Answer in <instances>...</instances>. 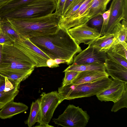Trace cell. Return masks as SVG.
<instances>
[{"mask_svg":"<svg viewBox=\"0 0 127 127\" xmlns=\"http://www.w3.org/2000/svg\"><path fill=\"white\" fill-rule=\"evenodd\" d=\"M13 100L5 104L0 109V118L5 119L10 118L28 109V107L25 104L15 102Z\"/></svg>","mask_w":127,"mask_h":127,"instance_id":"9a60e30c","label":"cell"},{"mask_svg":"<svg viewBox=\"0 0 127 127\" xmlns=\"http://www.w3.org/2000/svg\"><path fill=\"white\" fill-rule=\"evenodd\" d=\"M116 44V40L111 33L98 37L90 45L99 51L106 53Z\"/></svg>","mask_w":127,"mask_h":127,"instance_id":"e0dca14e","label":"cell"},{"mask_svg":"<svg viewBox=\"0 0 127 127\" xmlns=\"http://www.w3.org/2000/svg\"><path fill=\"white\" fill-rule=\"evenodd\" d=\"M106 71H88L79 72L72 83L77 85L89 82L101 78L108 77Z\"/></svg>","mask_w":127,"mask_h":127,"instance_id":"2e32d148","label":"cell"},{"mask_svg":"<svg viewBox=\"0 0 127 127\" xmlns=\"http://www.w3.org/2000/svg\"><path fill=\"white\" fill-rule=\"evenodd\" d=\"M46 64L47 67L50 68H54L59 66V65L57 64L55 62L54 60L50 59L47 61Z\"/></svg>","mask_w":127,"mask_h":127,"instance_id":"d590c367","label":"cell"},{"mask_svg":"<svg viewBox=\"0 0 127 127\" xmlns=\"http://www.w3.org/2000/svg\"><path fill=\"white\" fill-rule=\"evenodd\" d=\"M19 88H16L7 92H0V102L6 104L14 98L18 94Z\"/></svg>","mask_w":127,"mask_h":127,"instance_id":"83f0119b","label":"cell"},{"mask_svg":"<svg viewBox=\"0 0 127 127\" xmlns=\"http://www.w3.org/2000/svg\"><path fill=\"white\" fill-rule=\"evenodd\" d=\"M29 39L50 59L65 60L67 64H72L76 55L82 50L68 31L60 28L53 34Z\"/></svg>","mask_w":127,"mask_h":127,"instance_id":"6da1fadb","label":"cell"},{"mask_svg":"<svg viewBox=\"0 0 127 127\" xmlns=\"http://www.w3.org/2000/svg\"><path fill=\"white\" fill-rule=\"evenodd\" d=\"M89 21L91 27L98 30L99 28H101V29L103 22V18L101 15L95 16Z\"/></svg>","mask_w":127,"mask_h":127,"instance_id":"1f68e13d","label":"cell"},{"mask_svg":"<svg viewBox=\"0 0 127 127\" xmlns=\"http://www.w3.org/2000/svg\"><path fill=\"white\" fill-rule=\"evenodd\" d=\"M66 0H57L55 13L58 17H61L63 15L64 7Z\"/></svg>","mask_w":127,"mask_h":127,"instance_id":"836d02e7","label":"cell"},{"mask_svg":"<svg viewBox=\"0 0 127 127\" xmlns=\"http://www.w3.org/2000/svg\"><path fill=\"white\" fill-rule=\"evenodd\" d=\"M40 109L39 99H38L32 104L30 111L28 119L25 123L29 127H31L39 121Z\"/></svg>","mask_w":127,"mask_h":127,"instance_id":"7402d4cb","label":"cell"},{"mask_svg":"<svg viewBox=\"0 0 127 127\" xmlns=\"http://www.w3.org/2000/svg\"><path fill=\"white\" fill-rule=\"evenodd\" d=\"M106 53L108 59L127 68V59L116 52L111 51H109Z\"/></svg>","mask_w":127,"mask_h":127,"instance_id":"f1b7e54d","label":"cell"},{"mask_svg":"<svg viewBox=\"0 0 127 127\" xmlns=\"http://www.w3.org/2000/svg\"><path fill=\"white\" fill-rule=\"evenodd\" d=\"M12 0H0V8Z\"/></svg>","mask_w":127,"mask_h":127,"instance_id":"f35d334b","label":"cell"},{"mask_svg":"<svg viewBox=\"0 0 127 127\" xmlns=\"http://www.w3.org/2000/svg\"><path fill=\"white\" fill-rule=\"evenodd\" d=\"M116 40V44L120 43L127 48V22L123 20L118 23L111 32Z\"/></svg>","mask_w":127,"mask_h":127,"instance_id":"d6986e66","label":"cell"},{"mask_svg":"<svg viewBox=\"0 0 127 127\" xmlns=\"http://www.w3.org/2000/svg\"><path fill=\"white\" fill-rule=\"evenodd\" d=\"M73 0H66L64 7L63 11V14L65 12V11L68 7V6L72 2Z\"/></svg>","mask_w":127,"mask_h":127,"instance_id":"8d00e7d4","label":"cell"},{"mask_svg":"<svg viewBox=\"0 0 127 127\" xmlns=\"http://www.w3.org/2000/svg\"><path fill=\"white\" fill-rule=\"evenodd\" d=\"M35 67L31 60L13 44L3 45L0 71L32 73Z\"/></svg>","mask_w":127,"mask_h":127,"instance_id":"3957f363","label":"cell"},{"mask_svg":"<svg viewBox=\"0 0 127 127\" xmlns=\"http://www.w3.org/2000/svg\"><path fill=\"white\" fill-rule=\"evenodd\" d=\"M85 0H73L61 18L71 17L77 10Z\"/></svg>","mask_w":127,"mask_h":127,"instance_id":"4316f807","label":"cell"},{"mask_svg":"<svg viewBox=\"0 0 127 127\" xmlns=\"http://www.w3.org/2000/svg\"><path fill=\"white\" fill-rule=\"evenodd\" d=\"M20 83L0 75V92H7L19 88Z\"/></svg>","mask_w":127,"mask_h":127,"instance_id":"cb8c5ba5","label":"cell"},{"mask_svg":"<svg viewBox=\"0 0 127 127\" xmlns=\"http://www.w3.org/2000/svg\"><path fill=\"white\" fill-rule=\"evenodd\" d=\"M68 71H73L80 72L88 71H106L104 64L94 63L80 65H70L63 72Z\"/></svg>","mask_w":127,"mask_h":127,"instance_id":"ffe728a7","label":"cell"},{"mask_svg":"<svg viewBox=\"0 0 127 127\" xmlns=\"http://www.w3.org/2000/svg\"><path fill=\"white\" fill-rule=\"evenodd\" d=\"M109 50L116 52L127 59V48L120 43L115 44Z\"/></svg>","mask_w":127,"mask_h":127,"instance_id":"4dcf8cb0","label":"cell"},{"mask_svg":"<svg viewBox=\"0 0 127 127\" xmlns=\"http://www.w3.org/2000/svg\"><path fill=\"white\" fill-rule=\"evenodd\" d=\"M32 61L35 67H47V61L50 58L32 43L29 38H20L13 44Z\"/></svg>","mask_w":127,"mask_h":127,"instance_id":"ba28073f","label":"cell"},{"mask_svg":"<svg viewBox=\"0 0 127 127\" xmlns=\"http://www.w3.org/2000/svg\"><path fill=\"white\" fill-rule=\"evenodd\" d=\"M69 34L79 45L81 43L90 45L101 36L97 29L90 27L87 23L67 30Z\"/></svg>","mask_w":127,"mask_h":127,"instance_id":"9c48e42d","label":"cell"},{"mask_svg":"<svg viewBox=\"0 0 127 127\" xmlns=\"http://www.w3.org/2000/svg\"><path fill=\"white\" fill-rule=\"evenodd\" d=\"M105 71L109 76L126 83H127V68L108 58L104 63Z\"/></svg>","mask_w":127,"mask_h":127,"instance_id":"5bb4252c","label":"cell"},{"mask_svg":"<svg viewBox=\"0 0 127 127\" xmlns=\"http://www.w3.org/2000/svg\"><path fill=\"white\" fill-rule=\"evenodd\" d=\"M110 8V15L104 35L111 33L121 20L127 21V0H113Z\"/></svg>","mask_w":127,"mask_h":127,"instance_id":"30bf717a","label":"cell"},{"mask_svg":"<svg viewBox=\"0 0 127 127\" xmlns=\"http://www.w3.org/2000/svg\"><path fill=\"white\" fill-rule=\"evenodd\" d=\"M113 80L110 86L96 95L101 101H111L115 103L121 98L125 87V83L116 79Z\"/></svg>","mask_w":127,"mask_h":127,"instance_id":"4fadbf2b","label":"cell"},{"mask_svg":"<svg viewBox=\"0 0 127 127\" xmlns=\"http://www.w3.org/2000/svg\"><path fill=\"white\" fill-rule=\"evenodd\" d=\"M34 0H12L0 8V17Z\"/></svg>","mask_w":127,"mask_h":127,"instance_id":"603a6c76","label":"cell"},{"mask_svg":"<svg viewBox=\"0 0 127 127\" xmlns=\"http://www.w3.org/2000/svg\"><path fill=\"white\" fill-rule=\"evenodd\" d=\"M125 107L127 108V83L125 84L124 90L121 98L114 103L111 111L116 112L120 109Z\"/></svg>","mask_w":127,"mask_h":127,"instance_id":"484cf974","label":"cell"},{"mask_svg":"<svg viewBox=\"0 0 127 127\" xmlns=\"http://www.w3.org/2000/svg\"><path fill=\"white\" fill-rule=\"evenodd\" d=\"M14 42L8 38L0 30V44L2 45H12Z\"/></svg>","mask_w":127,"mask_h":127,"instance_id":"e575fe53","label":"cell"},{"mask_svg":"<svg viewBox=\"0 0 127 127\" xmlns=\"http://www.w3.org/2000/svg\"><path fill=\"white\" fill-rule=\"evenodd\" d=\"M39 99L40 109L39 127H52L49 125L54 113L59 105L64 99L59 93L56 91L46 93L43 92Z\"/></svg>","mask_w":127,"mask_h":127,"instance_id":"8992f818","label":"cell"},{"mask_svg":"<svg viewBox=\"0 0 127 127\" xmlns=\"http://www.w3.org/2000/svg\"><path fill=\"white\" fill-rule=\"evenodd\" d=\"M55 63L58 65L62 63H66V62L65 60L60 59H56L54 60Z\"/></svg>","mask_w":127,"mask_h":127,"instance_id":"74e56055","label":"cell"},{"mask_svg":"<svg viewBox=\"0 0 127 127\" xmlns=\"http://www.w3.org/2000/svg\"><path fill=\"white\" fill-rule=\"evenodd\" d=\"M0 20H1V18L0 17Z\"/></svg>","mask_w":127,"mask_h":127,"instance_id":"b9f144b4","label":"cell"},{"mask_svg":"<svg viewBox=\"0 0 127 127\" xmlns=\"http://www.w3.org/2000/svg\"><path fill=\"white\" fill-rule=\"evenodd\" d=\"M110 9L105 11L102 14H101L103 17V22L101 29L100 31V33L101 36L104 35L105 30L107 25L110 12Z\"/></svg>","mask_w":127,"mask_h":127,"instance_id":"d6a6232c","label":"cell"},{"mask_svg":"<svg viewBox=\"0 0 127 127\" xmlns=\"http://www.w3.org/2000/svg\"><path fill=\"white\" fill-rule=\"evenodd\" d=\"M0 30L8 38L14 43L21 38L6 19L1 18Z\"/></svg>","mask_w":127,"mask_h":127,"instance_id":"44dd1931","label":"cell"},{"mask_svg":"<svg viewBox=\"0 0 127 127\" xmlns=\"http://www.w3.org/2000/svg\"><path fill=\"white\" fill-rule=\"evenodd\" d=\"M111 0H92L85 12L89 18V20L105 12L107 5Z\"/></svg>","mask_w":127,"mask_h":127,"instance_id":"ac0fdd59","label":"cell"},{"mask_svg":"<svg viewBox=\"0 0 127 127\" xmlns=\"http://www.w3.org/2000/svg\"><path fill=\"white\" fill-rule=\"evenodd\" d=\"M57 0H35L2 16L1 18L39 17L53 13Z\"/></svg>","mask_w":127,"mask_h":127,"instance_id":"5b68a950","label":"cell"},{"mask_svg":"<svg viewBox=\"0 0 127 127\" xmlns=\"http://www.w3.org/2000/svg\"><path fill=\"white\" fill-rule=\"evenodd\" d=\"M65 76L63 79L62 86H64L72 83L79 72L73 71H68L64 72Z\"/></svg>","mask_w":127,"mask_h":127,"instance_id":"f546056e","label":"cell"},{"mask_svg":"<svg viewBox=\"0 0 127 127\" xmlns=\"http://www.w3.org/2000/svg\"><path fill=\"white\" fill-rule=\"evenodd\" d=\"M90 118L86 111L79 106L69 104L58 118L52 120L55 124L64 127H85Z\"/></svg>","mask_w":127,"mask_h":127,"instance_id":"52a82bcc","label":"cell"},{"mask_svg":"<svg viewBox=\"0 0 127 127\" xmlns=\"http://www.w3.org/2000/svg\"><path fill=\"white\" fill-rule=\"evenodd\" d=\"M5 104L0 102V109L4 106Z\"/></svg>","mask_w":127,"mask_h":127,"instance_id":"60d3db41","label":"cell"},{"mask_svg":"<svg viewBox=\"0 0 127 127\" xmlns=\"http://www.w3.org/2000/svg\"><path fill=\"white\" fill-rule=\"evenodd\" d=\"M61 17L55 13L36 17L6 18L21 38L55 33L60 28Z\"/></svg>","mask_w":127,"mask_h":127,"instance_id":"7a4b0ae2","label":"cell"},{"mask_svg":"<svg viewBox=\"0 0 127 127\" xmlns=\"http://www.w3.org/2000/svg\"><path fill=\"white\" fill-rule=\"evenodd\" d=\"M112 80L105 77L91 82L77 85L71 83L58 88V92L64 100H70L96 95L107 88Z\"/></svg>","mask_w":127,"mask_h":127,"instance_id":"277c9868","label":"cell"},{"mask_svg":"<svg viewBox=\"0 0 127 127\" xmlns=\"http://www.w3.org/2000/svg\"><path fill=\"white\" fill-rule=\"evenodd\" d=\"M92 0H85L76 12L71 16L67 18H61L59 22L60 28L66 30L85 23L89 21V18L85 12Z\"/></svg>","mask_w":127,"mask_h":127,"instance_id":"7c38bea8","label":"cell"},{"mask_svg":"<svg viewBox=\"0 0 127 127\" xmlns=\"http://www.w3.org/2000/svg\"><path fill=\"white\" fill-rule=\"evenodd\" d=\"M31 74L8 71H0V75L16 81L21 82L27 79Z\"/></svg>","mask_w":127,"mask_h":127,"instance_id":"d4e9b609","label":"cell"},{"mask_svg":"<svg viewBox=\"0 0 127 127\" xmlns=\"http://www.w3.org/2000/svg\"><path fill=\"white\" fill-rule=\"evenodd\" d=\"M106 53L98 51L90 45L75 56L71 65H80L94 63L104 64L108 58Z\"/></svg>","mask_w":127,"mask_h":127,"instance_id":"8fae6325","label":"cell"},{"mask_svg":"<svg viewBox=\"0 0 127 127\" xmlns=\"http://www.w3.org/2000/svg\"><path fill=\"white\" fill-rule=\"evenodd\" d=\"M3 51V45L0 44V64L1 62Z\"/></svg>","mask_w":127,"mask_h":127,"instance_id":"ab89813d","label":"cell"}]
</instances>
